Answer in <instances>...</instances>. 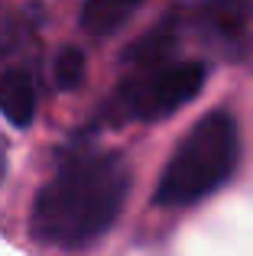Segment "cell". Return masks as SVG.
I'll return each instance as SVG.
<instances>
[{"mask_svg": "<svg viewBox=\"0 0 253 256\" xmlns=\"http://www.w3.org/2000/svg\"><path fill=\"white\" fill-rule=\"evenodd\" d=\"M84 72H88V62H84V52L75 49V46H65L62 52L52 62V84L62 88V91H72L84 82Z\"/></svg>", "mask_w": 253, "mask_h": 256, "instance_id": "8992f818", "label": "cell"}, {"mask_svg": "<svg viewBox=\"0 0 253 256\" xmlns=\"http://www.w3.org/2000/svg\"><path fill=\"white\" fill-rule=\"evenodd\" d=\"M136 72L126 75L108 104L110 120H159L188 104L204 84L202 62H133Z\"/></svg>", "mask_w": 253, "mask_h": 256, "instance_id": "3957f363", "label": "cell"}, {"mask_svg": "<svg viewBox=\"0 0 253 256\" xmlns=\"http://www.w3.org/2000/svg\"><path fill=\"white\" fill-rule=\"evenodd\" d=\"M36 100H39V84L36 75L20 65L0 68V114L16 126H30L36 117Z\"/></svg>", "mask_w": 253, "mask_h": 256, "instance_id": "277c9868", "label": "cell"}, {"mask_svg": "<svg viewBox=\"0 0 253 256\" xmlns=\"http://www.w3.org/2000/svg\"><path fill=\"white\" fill-rule=\"evenodd\" d=\"M0 175H4V156H0Z\"/></svg>", "mask_w": 253, "mask_h": 256, "instance_id": "52a82bcc", "label": "cell"}, {"mask_svg": "<svg viewBox=\"0 0 253 256\" xmlns=\"http://www.w3.org/2000/svg\"><path fill=\"white\" fill-rule=\"evenodd\" d=\"M143 0H84L82 10V30L91 36H110L117 32L133 13L140 10Z\"/></svg>", "mask_w": 253, "mask_h": 256, "instance_id": "5b68a950", "label": "cell"}, {"mask_svg": "<svg viewBox=\"0 0 253 256\" xmlns=\"http://www.w3.org/2000/svg\"><path fill=\"white\" fill-rule=\"evenodd\" d=\"M240 159V133L228 110H211L202 117L185 140L176 146L169 166L159 175L156 201L159 208H188L208 198L234 175Z\"/></svg>", "mask_w": 253, "mask_h": 256, "instance_id": "7a4b0ae2", "label": "cell"}, {"mask_svg": "<svg viewBox=\"0 0 253 256\" xmlns=\"http://www.w3.org/2000/svg\"><path fill=\"white\" fill-rule=\"evenodd\" d=\"M126 192L130 169L117 152H78L65 159L58 172L39 188L30 214V234L49 246L94 244L117 220Z\"/></svg>", "mask_w": 253, "mask_h": 256, "instance_id": "6da1fadb", "label": "cell"}]
</instances>
